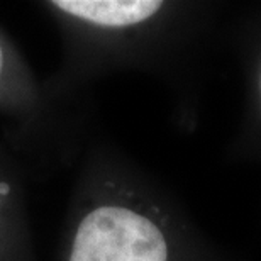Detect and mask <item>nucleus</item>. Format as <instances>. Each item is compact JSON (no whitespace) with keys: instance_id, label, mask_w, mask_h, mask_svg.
<instances>
[{"instance_id":"nucleus-3","label":"nucleus","mask_w":261,"mask_h":261,"mask_svg":"<svg viewBox=\"0 0 261 261\" xmlns=\"http://www.w3.org/2000/svg\"><path fill=\"white\" fill-rule=\"evenodd\" d=\"M0 261H33L28 194L15 160L0 148Z\"/></svg>"},{"instance_id":"nucleus-2","label":"nucleus","mask_w":261,"mask_h":261,"mask_svg":"<svg viewBox=\"0 0 261 261\" xmlns=\"http://www.w3.org/2000/svg\"><path fill=\"white\" fill-rule=\"evenodd\" d=\"M0 117L12 124V138L24 151L55 153L61 134V103L0 29Z\"/></svg>"},{"instance_id":"nucleus-1","label":"nucleus","mask_w":261,"mask_h":261,"mask_svg":"<svg viewBox=\"0 0 261 261\" xmlns=\"http://www.w3.org/2000/svg\"><path fill=\"white\" fill-rule=\"evenodd\" d=\"M106 165L83 171L58 261H171L170 232L153 203Z\"/></svg>"}]
</instances>
